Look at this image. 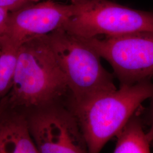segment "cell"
Instances as JSON below:
<instances>
[{
  "label": "cell",
  "instance_id": "cell-1",
  "mask_svg": "<svg viewBox=\"0 0 153 153\" xmlns=\"http://www.w3.org/2000/svg\"><path fill=\"white\" fill-rule=\"evenodd\" d=\"M69 94L65 77L49 44L47 35L31 39L19 47L7 107L26 112Z\"/></svg>",
  "mask_w": 153,
  "mask_h": 153
},
{
  "label": "cell",
  "instance_id": "cell-2",
  "mask_svg": "<svg viewBox=\"0 0 153 153\" xmlns=\"http://www.w3.org/2000/svg\"><path fill=\"white\" fill-rule=\"evenodd\" d=\"M153 95L151 79L121 86L82 105L70 107L85 138L89 153H100Z\"/></svg>",
  "mask_w": 153,
  "mask_h": 153
},
{
  "label": "cell",
  "instance_id": "cell-3",
  "mask_svg": "<svg viewBox=\"0 0 153 153\" xmlns=\"http://www.w3.org/2000/svg\"><path fill=\"white\" fill-rule=\"evenodd\" d=\"M67 82L70 107L86 104L117 88L114 76L101 64L100 56L79 37L60 28L47 35Z\"/></svg>",
  "mask_w": 153,
  "mask_h": 153
},
{
  "label": "cell",
  "instance_id": "cell-4",
  "mask_svg": "<svg viewBox=\"0 0 153 153\" xmlns=\"http://www.w3.org/2000/svg\"><path fill=\"white\" fill-rule=\"evenodd\" d=\"M72 16L62 28L84 38L153 32V11L131 9L109 0H71Z\"/></svg>",
  "mask_w": 153,
  "mask_h": 153
},
{
  "label": "cell",
  "instance_id": "cell-5",
  "mask_svg": "<svg viewBox=\"0 0 153 153\" xmlns=\"http://www.w3.org/2000/svg\"><path fill=\"white\" fill-rule=\"evenodd\" d=\"M79 38L109 62L120 86L153 77V32Z\"/></svg>",
  "mask_w": 153,
  "mask_h": 153
},
{
  "label": "cell",
  "instance_id": "cell-6",
  "mask_svg": "<svg viewBox=\"0 0 153 153\" xmlns=\"http://www.w3.org/2000/svg\"><path fill=\"white\" fill-rule=\"evenodd\" d=\"M25 113L39 153H89L85 138L66 99Z\"/></svg>",
  "mask_w": 153,
  "mask_h": 153
},
{
  "label": "cell",
  "instance_id": "cell-7",
  "mask_svg": "<svg viewBox=\"0 0 153 153\" xmlns=\"http://www.w3.org/2000/svg\"><path fill=\"white\" fill-rule=\"evenodd\" d=\"M73 12L71 4H63L53 0L27 3L9 11L0 40L19 48L31 39L62 28Z\"/></svg>",
  "mask_w": 153,
  "mask_h": 153
},
{
  "label": "cell",
  "instance_id": "cell-8",
  "mask_svg": "<svg viewBox=\"0 0 153 153\" xmlns=\"http://www.w3.org/2000/svg\"><path fill=\"white\" fill-rule=\"evenodd\" d=\"M0 153H39L26 114L6 103L0 112Z\"/></svg>",
  "mask_w": 153,
  "mask_h": 153
},
{
  "label": "cell",
  "instance_id": "cell-9",
  "mask_svg": "<svg viewBox=\"0 0 153 153\" xmlns=\"http://www.w3.org/2000/svg\"><path fill=\"white\" fill-rule=\"evenodd\" d=\"M114 153H151L150 142L137 113L116 136Z\"/></svg>",
  "mask_w": 153,
  "mask_h": 153
},
{
  "label": "cell",
  "instance_id": "cell-10",
  "mask_svg": "<svg viewBox=\"0 0 153 153\" xmlns=\"http://www.w3.org/2000/svg\"><path fill=\"white\" fill-rule=\"evenodd\" d=\"M18 48L0 40V100L9 94L12 88Z\"/></svg>",
  "mask_w": 153,
  "mask_h": 153
},
{
  "label": "cell",
  "instance_id": "cell-11",
  "mask_svg": "<svg viewBox=\"0 0 153 153\" xmlns=\"http://www.w3.org/2000/svg\"><path fill=\"white\" fill-rule=\"evenodd\" d=\"M26 2L27 0H0V6L11 11L25 5Z\"/></svg>",
  "mask_w": 153,
  "mask_h": 153
},
{
  "label": "cell",
  "instance_id": "cell-12",
  "mask_svg": "<svg viewBox=\"0 0 153 153\" xmlns=\"http://www.w3.org/2000/svg\"><path fill=\"white\" fill-rule=\"evenodd\" d=\"M9 13V11L6 8L0 6V35L4 31Z\"/></svg>",
  "mask_w": 153,
  "mask_h": 153
},
{
  "label": "cell",
  "instance_id": "cell-13",
  "mask_svg": "<svg viewBox=\"0 0 153 153\" xmlns=\"http://www.w3.org/2000/svg\"><path fill=\"white\" fill-rule=\"evenodd\" d=\"M152 103L150 106V127L147 132H146V137L149 141L152 143L153 142V95L151 98Z\"/></svg>",
  "mask_w": 153,
  "mask_h": 153
},
{
  "label": "cell",
  "instance_id": "cell-14",
  "mask_svg": "<svg viewBox=\"0 0 153 153\" xmlns=\"http://www.w3.org/2000/svg\"><path fill=\"white\" fill-rule=\"evenodd\" d=\"M6 103V98L5 97L0 100V112L4 109Z\"/></svg>",
  "mask_w": 153,
  "mask_h": 153
},
{
  "label": "cell",
  "instance_id": "cell-15",
  "mask_svg": "<svg viewBox=\"0 0 153 153\" xmlns=\"http://www.w3.org/2000/svg\"><path fill=\"white\" fill-rule=\"evenodd\" d=\"M40 0H27V2L26 4L27 3H31V2H38Z\"/></svg>",
  "mask_w": 153,
  "mask_h": 153
}]
</instances>
